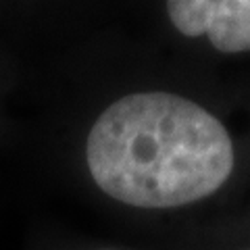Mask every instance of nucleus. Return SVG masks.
I'll return each instance as SVG.
<instances>
[{
  "label": "nucleus",
  "mask_w": 250,
  "mask_h": 250,
  "mask_svg": "<svg viewBox=\"0 0 250 250\" xmlns=\"http://www.w3.org/2000/svg\"><path fill=\"white\" fill-rule=\"evenodd\" d=\"M85 161L111 198L173 208L215 194L233 171V144L217 117L171 92L127 94L92 125Z\"/></svg>",
  "instance_id": "obj_1"
},
{
  "label": "nucleus",
  "mask_w": 250,
  "mask_h": 250,
  "mask_svg": "<svg viewBox=\"0 0 250 250\" xmlns=\"http://www.w3.org/2000/svg\"><path fill=\"white\" fill-rule=\"evenodd\" d=\"M167 15L179 34L207 36L219 52H250V0H173Z\"/></svg>",
  "instance_id": "obj_2"
}]
</instances>
